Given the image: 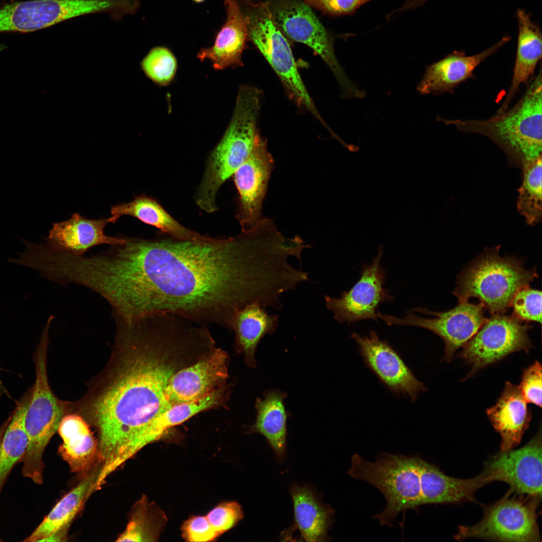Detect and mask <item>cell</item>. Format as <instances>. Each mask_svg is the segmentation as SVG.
<instances>
[{"instance_id": "6da1fadb", "label": "cell", "mask_w": 542, "mask_h": 542, "mask_svg": "<svg viewBox=\"0 0 542 542\" xmlns=\"http://www.w3.org/2000/svg\"><path fill=\"white\" fill-rule=\"evenodd\" d=\"M276 269L268 240L253 228L202 241L129 238L112 259L109 281L125 322L174 314L230 328L238 310L268 303Z\"/></svg>"}, {"instance_id": "7a4b0ae2", "label": "cell", "mask_w": 542, "mask_h": 542, "mask_svg": "<svg viewBox=\"0 0 542 542\" xmlns=\"http://www.w3.org/2000/svg\"><path fill=\"white\" fill-rule=\"evenodd\" d=\"M110 358L69 413L83 417L97 435L103 470L112 472L132 457L141 430L169 409L166 386L177 364L170 354L184 338L163 318L116 321Z\"/></svg>"}, {"instance_id": "3957f363", "label": "cell", "mask_w": 542, "mask_h": 542, "mask_svg": "<svg viewBox=\"0 0 542 542\" xmlns=\"http://www.w3.org/2000/svg\"><path fill=\"white\" fill-rule=\"evenodd\" d=\"M510 108L482 120L447 119L458 130L484 135L523 162L541 155V69Z\"/></svg>"}, {"instance_id": "277c9868", "label": "cell", "mask_w": 542, "mask_h": 542, "mask_svg": "<svg viewBox=\"0 0 542 542\" xmlns=\"http://www.w3.org/2000/svg\"><path fill=\"white\" fill-rule=\"evenodd\" d=\"M499 248L485 249L458 276L453 294L459 303L476 298L491 314H503L515 294L538 278L536 269H526L521 259L500 256Z\"/></svg>"}, {"instance_id": "5b68a950", "label": "cell", "mask_w": 542, "mask_h": 542, "mask_svg": "<svg viewBox=\"0 0 542 542\" xmlns=\"http://www.w3.org/2000/svg\"><path fill=\"white\" fill-rule=\"evenodd\" d=\"M52 321L53 319L49 317L34 354L36 378L31 388L25 422L29 443L21 460L23 475L38 484L43 481L44 451L57 432L62 419L67 414L69 403V401L61 400L54 394L48 381L47 358L49 331Z\"/></svg>"}, {"instance_id": "8992f818", "label": "cell", "mask_w": 542, "mask_h": 542, "mask_svg": "<svg viewBox=\"0 0 542 542\" xmlns=\"http://www.w3.org/2000/svg\"><path fill=\"white\" fill-rule=\"evenodd\" d=\"M419 459L418 455L387 453L380 454L375 461L358 454L352 456L348 474L374 486L385 498V508L373 517L381 525L392 526L400 512L423 505Z\"/></svg>"}, {"instance_id": "52a82bcc", "label": "cell", "mask_w": 542, "mask_h": 542, "mask_svg": "<svg viewBox=\"0 0 542 542\" xmlns=\"http://www.w3.org/2000/svg\"><path fill=\"white\" fill-rule=\"evenodd\" d=\"M246 1L250 8L246 15L248 39L279 77L290 98L318 116L319 113L299 73L290 44L274 20L269 4Z\"/></svg>"}, {"instance_id": "ba28073f", "label": "cell", "mask_w": 542, "mask_h": 542, "mask_svg": "<svg viewBox=\"0 0 542 542\" xmlns=\"http://www.w3.org/2000/svg\"><path fill=\"white\" fill-rule=\"evenodd\" d=\"M256 119L250 114H233L221 140L209 158L195 197L197 205L206 213L216 211V198L222 185L244 163L260 137Z\"/></svg>"}, {"instance_id": "9c48e42d", "label": "cell", "mask_w": 542, "mask_h": 542, "mask_svg": "<svg viewBox=\"0 0 542 542\" xmlns=\"http://www.w3.org/2000/svg\"><path fill=\"white\" fill-rule=\"evenodd\" d=\"M278 27L290 39L310 47L328 66L344 98H363L365 92L347 76L336 57L332 37L305 3L282 0L270 5Z\"/></svg>"}, {"instance_id": "30bf717a", "label": "cell", "mask_w": 542, "mask_h": 542, "mask_svg": "<svg viewBox=\"0 0 542 542\" xmlns=\"http://www.w3.org/2000/svg\"><path fill=\"white\" fill-rule=\"evenodd\" d=\"M510 489L499 501L486 506L482 518L473 525H461L454 537L500 541H540L536 509L541 498L511 497Z\"/></svg>"}, {"instance_id": "8fae6325", "label": "cell", "mask_w": 542, "mask_h": 542, "mask_svg": "<svg viewBox=\"0 0 542 542\" xmlns=\"http://www.w3.org/2000/svg\"><path fill=\"white\" fill-rule=\"evenodd\" d=\"M453 309L444 312H433L417 307L399 318L378 312V318L388 325L410 326L423 328L440 337L445 343L443 361L450 362L455 351L462 347L487 321L482 303L468 301L459 303Z\"/></svg>"}, {"instance_id": "7c38bea8", "label": "cell", "mask_w": 542, "mask_h": 542, "mask_svg": "<svg viewBox=\"0 0 542 542\" xmlns=\"http://www.w3.org/2000/svg\"><path fill=\"white\" fill-rule=\"evenodd\" d=\"M514 315L494 314L462 347L461 357L472 365L470 375L519 351L533 347L528 331L531 326Z\"/></svg>"}, {"instance_id": "4fadbf2b", "label": "cell", "mask_w": 542, "mask_h": 542, "mask_svg": "<svg viewBox=\"0 0 542 542\" xmlns=\"http://www.w3.org/2000/svg\"><path fill=\"white\" fill-rule=\"evenodd\" d=\"M382 253L380 249L370 264L362 266L358 281L340 298L325 296L327 309L339 323L350 325L366 320L377 322L379 306L393 301V296L384 287L386 276L381 264Z\"/></svg>"}, {"instance_id": "5bb4252c", "label": "cell", "mask_w": 542, "mask_h": 542, "mask_svg": "<svg viewBox=\"0 0 542 542\" xmlns=\"http://www.w3.org/2000/svg\"><path fill=\"white\" fill-rule=\"evenodd\" d=\"M541 432L540 429L525 445L501 451L486 462L482 472L488 484L506 482L513 492L541 497Z\"/></svg>"}, {"instance_id": "9a60e30c", "label": "cell", "mask_w": 542, "mask_h": 542, "mask_svg": "<svg viewBox=\"0 0 542 542\" xmlns=\"http://www.w3.org/2000/svg\"><path fill=\"white\" fill-rule=\"evenodd\" d=\"M351 337L366 364L393 393L414 402L427 390L398 353L375 331L365 336L353 332Z\"/></svg>"}, {"instance_id": "2e32d148", "label": "cell", "mask_w": 542, "mask_h": 542, "mask_svg": "<svg viewBox=\"0 0 542 542\" xmlns=\"http://www.w3.org/2000/svg\"><path fill=\"white\" fill-rule=\"evenodd\" d=\"M273 166L266 141L260 136L248 157L233 174L239 194L236 218L241 231L252 228L261 218L262 202Z\"/></svg>"}, {"instance_id": "e0dca14e", "label": "cell", "mask_w": 542, "mask_h": 542, "mask_svg": "<svg viewBox=\"0 0 542 542\" xmlns=\"http://www.w3.org/2000/svg\"><path fill=\"white\" fill-rule=\"evenodd\" d=\"M228 359L224 350L216 349L192 366L175 372L165 390L168 407L197 400L221 387L228 376Z\"/></svg>"}, {"instance_id": "ac0fdd59", "label": "cell", "mask_w": 542, "mask_h": 542, "mask_svg": "<svg viewBox=\"0 0 542 542\" xmlns=\"http://www.w3.org/2000/svg\"><path fill=\"white\" fill-rule=\"evenodd\" d=\"M510 40L509 36H504L490 47L472 56H467L463 51L452 52L441 60L427 66L425 73L417 86L418 91L422 94L453 93L458 85L468 79L473 78L476 68Z\"/></svg>"}, {"instance_id": "d6986e66", "label": "cell", "mask_w": 542, "mask_h": 542, "mask_svg": "<svg viewBox=\"0 0 542 542\" xmlns=\"http://www.w3.org/2000/svg\"><path fill=\"white\" fill-rule=\"evenodd\" d=\"M117 220L112 216L92 220L74 213L68 220L53 224L47 241L59 249L76 255H83L90 248L100 244L122 245L129 238L109 236L104 232L107 224Z\"/></svg>"}, {"instance_id": "ffe728a7", "label": "cell", "mask_w": 542, "mask_h": 542, "mask_svg": "<svg viewBox=\"0 0 542 542\" xmlns=\"http://www.w3.org/2000/svg\"><path fill=\"white\" fill-rule=\"evenodd\" d=\"M57 432L62 440L58 453L72 472L83 476L100 461L97 439L81 415H65Z\"/></svg>"}, {"instance_id": "44dd1931", "label": "cell", "mask_w": 542, "mask_h": 542, "mask_svg": "<svg viewBox=\"0 0 542 542\" xmlns=\"http://www.w3.org/2000/svg\"><path fill=\"white\" fill-rule=\"evenodd\" d=\"M227 19L214 44L197 54L201 61L208 60L217 70L240 66L247 38L248 17L241 12L237 0H224Z\"/></svg>"}, {"instance_id": "7402d4cb", "label": "cell", "mask_w": 542, "mask_h": 542, "mask_svg": "<svg viewBox=\"0 0 542 542\" xmlns=\"http://www.w3.org/2000/svg\"><path fill=\"white\" fill-rule=\"evenodd\" d=\"M488 418L501 437L500 449H512L528 427L531 413L519 385L506 381L495 405L486 410Z\"/></svg>"}, {"instance_id": "603a6c76", "label": "cell", "mask_w": 542, "mask_h": 542, "mask_svg": "<svg viewBox=\"0 0 542 542\" xmlns=\"http://www.w3.org/2000/svg\"><path fill=\"white\" fill-rule=\"evenodd\" d=\"M419 466L423 505L473 501L476 490L488 484L482 473L470 479L452 477L420 457Z\"/></svg>"}, {"instance_id": "cb8c5ba5", "label": "cell", "mask_w": 542, "mask_h": 542, "mask_svg": "<svg viewBox=\"0 0 542 542\" xmlns=\"http://www.w3.org/2000/svg\"><path fill=\"white\" fill-rule=\"evenodd\" d=\"M516 17L518 32L512 79L509 89L497 113L508 108L520 85L527 83L541 58L542 35L540 28L532 20L530 13L523 9L516 10Z\"/></svg>"}, {"instance_id": "d4e9b609", "label": "cell", "mask_w": 542, "mask_h": 542, "mask_svg": "<svg viewBox=\"0 0 542 542\" xmlns=\"http://www.w3.org/2000/svg\"><path fill=\"white\" fill-rule=\"evenodd\" d=\"M99 462L82 476L79 483L52 508L42 522L25 541H42L53 533L69 529L73 520L80 511L89 496L94 491L101 470Z\"/></svg>"}, {"instance_id": "484cf974", "label": "cell", "mask_w": 542, "mask_h": 542, "mask_svg": "<svg viewBox=\"0 0 542 542\" xmlns=\"http://www.w3.org/2000/svg\"><path fill=\"white\" fill-rule=\"evenodd\" d=\"M294 513V526L307 541L328 540L333 510L321 501L308 486L293 484L290 488Z\"/></svg>"}, {"instance_id": "4316f807", "label": "cell", "mask_w": 542, "mask_h": 542, "mask_svg": "<svg viewBox=\"0 0 542 542\" xmlns=\"http://www.w3.org/2000/svg\"><path fill=\"white\" fill-rule=\"evenodd\" d=\"M286 397L284 392L270 390L264 393L263 398H256V420L247 432L263 435L279 461L286 454L287 414L284 403Z\"/></svg>"}, {"instance_id": "83f0119b", "label": "cell", "mask_w": 542, "mask_h": 542, "mask_svg": "<svg viewBox=\"0 0 542 542\" xmlns=\"http://www.w3.org/2000/svg\"><path fill=\"white\" fill-rule=\"evenodd\" d=\"M265 309L258 303L248 304L235 313L231 324L236 347L252 367L256 365L254 354L258 344L266 334H273L279 325V316L268 314Z\"/></svg>"}, {"instance_id": "f1b7e54d", "label": "cell", "mask_w": 542, "mask_h": 542, "mask_svg": "<svg viewBox=\"0 0 542 542\" xmlns=\"http://www.w3.org/2000/svg\"><path fill=\"white\" fill-rule=\"evenodd\" d=\"M110 213L117 220L123 215L135 217L178 239L202 241L212 238L186 228L171 216L156 200L146 195L137 196L128 203L111 207Z\"/></svg>"}, {"instance_id": "f546056e", "label": "cell", "mask_w": 542, "mask_h": 542, "mask_svg": "<svg viewBox=\"0 0 542 542\" xmlns=\"http://www.w3.org/2000/svg\"><path fill=\"white\" fill-rule=\"evenodd\" d=\"M224 394L219 388L197 400L173 405L161 412L140 432L132 448L133 456L144 447L158 440L170 428L178 425L197 413L220 403Z\"/></svg>"}, {"instance_id": "4dcf8cb0", "label": "cell", "mask_w": 542, "mask_h": 542, "mask_svg": "<svg viewBox=\"0 0 542 542\" xmlns=\"http://www.w3.org/2000/svg\"><path fill=\"white\" fill-rule=\"evenodd\" d=\"M31 388L17 402L3 435L0 455V490L14 465L25 454L29 443L25 417Z\"/></svg>"}, {"instance_id": "1f68e13d", "label": "cell", "mask_w": 542, "mask_h": 542, "mask_svg": "<svg viewBox=\"0 0 542 542\" xmlns=\"http://www.w3.org/2000/svg\"><path fill=\"white\" fill-rule=\"evenodd\" d=\"M167 522L164 512L143 495L133 505L128 521L116 541H156Z\"/></svg>"}, {"instance_id": "d6a6232c", "label": "cell", "mask_w": 542, "mask_h": 542, "mask_svg": "<svg viewBox=\"0 0 542 542\" xmlns=\"http://www.w3.org/2000/svg\"><path fill=\"white\" fill-rule=\"evenodd\" d=\"M523 163L522 183L518 189L517 209L529 225L541 219V155Z\"/></svg>"}, {"instance_id": "836d02e7", "label": "cell", "mask_w": 542, "mask_h": 542, "mask_svg": "<svg viewBox=\"0 0 542 542\" xmlns=\"http://www.w3.org/2000/svg\"><path fill=\"white\" fill-rule=\"evenodd\" d=\"M142 69L152 81L160 85L169 84L177 69L176 59L167 48L156 47L152 49L141 63Z\"/></svg>"}, {"instance_id": "e575fe53", "label": "cell", "mask_w": 542, "mask_h": 542, "mask_svg": "<svg viewBox=\"0 0 542 542\" xmlns=\"http://www.w3.org/2000/svg\"><path fill=\"white\" fill-rule=\"evenodd\" d=\"M513 315L522 321L541 323V292L528 286L519 290L511 306Z\"/></svg>"}, {"instance_id": "d590c367", "label": "cell", "mask_w": 542, "mask_h": 542, "mask_svg": "<svg viewBox=\"0 0 542 542\" xmlns=\"http://www.w3.org/2000/svg\"><path fill=\"white\" fill-rule=\"evenodd\" d=\"M211 526L220 536L235 526L243 517L241 505L236 501L220 503L206 515Z\"/></svg>"}, {"instance_id": "8d00e7d4", "label": "cell", "mask_w": 542, "mask_h": 542, "mask_svg": "<svg viewBox=\"0 0 542 542\" xmlns=\"http://www.w3.org/2000/svg\"><path fill=\"white\" fill-rule=\"evenodd\" d=\"M541 366L536 361L523 370L519 385L527 402L541 407Z\"/></svg>"}, {"instance_id": "74e56055", "label": "cell", "mask_w": 542, "mask_h": 542, "mask_svg": "<svg viewBox=\"0 0 542 542\" xmlns=\"http://www.w3.org/2000/svg\"><path fill=\"white\" fill-rule=\"evenodd\" d=\"M181 531L183 538L190 542L211 541L219 536L206 516L189 518L182 525Z\"/></svg>"}, {"instance_id": "f35d334b", "label": "cell", "mask_w": 542, "mask_h": 542, "mask_svg": "<svg viewBox=\"0 0 542 542\" xmlns=\"http://www.w3.org/2000/svg\"><path fill=\"white\" fill-rule=\"evenodd\" d=\"M372 0H304L310 7L323 14L337 17L351 15L362 6Z\"/></svg>"}, {"instance_id": "ab89813d", "label": "cell", "mask_w": 542, "mask_h": 542, "mask_svg": "<svg viewBox=\"0 0 542 542\" xmlns=\"http://www.w3.org/2000/svg\"><path fill=\"white\" fill-rule=\"evenodd\" d=\"M11 417H12V415L10 416V417L7 419V420L0 426V455H1V451L2 442L3 435H4L5 430H6L8 425L10 421L11 420Z\"/></svg>"}, {"instance_id": "60d3db41", "label": "cell", "mask_w": 542, "mask_h": 542, "mask_svg": "<svg viewBox=\"0 0 542 542\" xmlns=\"http://www.w3.org/2000/svg\"><path fill=\"white\" fill-rule=\"evenodd\" d=\"M194 1H196L197 2H201L203 1L204 0H194Z\"/></svg>"}]
</instances>
